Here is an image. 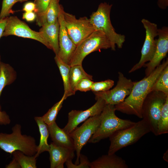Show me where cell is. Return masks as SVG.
Returning a JSON list of instances; mask_svg holds the SVG:
<instances>
[{
    "mask_svg": "<svg viewBox=\"0 0 168 168\" xmlns=\"http://www.w3.org/2000/svg\"><path fill=\"white\" fill-rule=\"evenodd\" d=\"M168 65L167 58L148 76L140 81L134 82L132 91L124 100L114 105L116 110L142 119V107L146 97L151 91L155 82L165 68Z\"/></svg>",
    "mask_w": 168,
    "mask_h": 168,
    "instance_id": "1",
    "label": "cell"
},
{
    "mask_svg": "<svg viewBox=\"0 0 168 168\" xmlns=\"http://www.w3.org/2000/svg\"><path fill=\"white\" fill-rule=\"evenodd\" d=\"M21 128L20 124H16L12 128V133H0V148L11 154L19 151L26 155L34 156L37 151L35 140L31 136L22 134Z\"/></svg>",
    "mask_w": 168,
    "mask_h": 168,
    "instance_id": "2",
    "label": "cell"
},
{
    "mask_svg": "<svg viewBox=\"0 0 168 168\" xmlns=\"http://www.w3.org/2000/svg\"><path fill=\"white\" fill-rule=\"evenodd\" d=\"M112 6L105 2L100 3L89 19L96 30L104 33L110 42L111 50L115 51L116 45L119 49L122 47L125 36L117 33L111 24L110 12Z\"/></svg>",
    "mask_w": 168,
    "mask_h": 168,
    "instance_id": "3",
    "label": "cell"
},
{
    "mask_svg": "<svg viewBox=\"0 0 168 168\" xmlns=\"http://www.w3.org/2000/svg\"><path fill=\"white\" fill-rule=\"evenodd\" d=\"M114 105L106 104L100 114L101 121L97 131L88 141L91 143H96L109 138L116 131L133 125L135 122L118 117L115 114Z\"/></svg>",
    "mask_w": 168,
    "mask_h": 168,
    "instance_id": "4",
    "label": "cell"
},
{
    "mask_svg": "<svg viewBox=\"0 0 168 168\" xmlns=\"http://www.w3.org/2000/svg\"><path fill=\"white\" fill-rule=\"evenodd\" d=\"M150 132L149 126L143 119L130 127L116 131L109 137L110 143L108 154L115 153L121 149L135 143Z\"/></svg>",
    "mask_w": 168,
    "mask_h": 168,
    "instance_id": "5",
    "label": "cell"
},
{
    "mask_svg": "<svg viewBox=\"0 0 168 168\" xmlns=\"http://www.w3.org/2000/svg\"><path fill=\"white\" fill-rule=\"evenodd\" d=\"M109 48L111 44L108 39L102 31L96 30L76 46L69 65H82L84 58L91 53Z\"/></svg>",
    "mask_w": 168,
    "mask_h": 168,
    "instance_id": "6",
    "label": "cell"
},
{
    "mask_svg": "<svg viewBox=\"0 0 168 168\" xmlns=\"http://www.w3.org/2000/svg\"><path fill=\"white\" fill-rule=\"evenodd\" d=\"M168 97V95L162 92L151 91L142 104V119L148 124L151 132L156 136H157L158 122L161 110Z\"/></svg>",
    "mask_w": 168,
    "mask_h": 168,
    "instance_id": "7",
    "label": "cell"
},
{
    "mask_svg": "<svg viewBox=\"0 0 168 168\" xmlns=\"http://www.w3.org/2000/svg\"><path fill=\"white\" fill-rule=\"evenodd\" d=\"M65 25L68 35L77 46L96 30L87 17L77 19L75 16L63 10Z\"/></svg>",
    "mask_w": 168,
    "mask_h": 168,
    "instance_id": "8",
    "label": "cell"
},
{
    "mask_svg": "<svg viewBox=\"0 0 168 168\" xmlns=\"http://www.w3.org/2000/svg\"><path fill=\"white\" fill-rule=\"evenodd\" d=\"M101 121L100 114L89 117L80 127H76L69 134L73 140L77 158L74 165L79 163L81 151L98 129Z\"/></svg>",
    "mask_w": 168,
    "mask_h": 168,
    "instance_id": "9",
    "label": "cell"
},
{
    "mask_svg": "<svg viewBox=\"0 0 168 168\" xmlns=\"http://www.w3.org/2000/svg\"><path fill=\"white\" fill-rule=\"evenodd\" d=\"M118 80L113 89L104 92H94L95 99L100 98L106 104L115 105L123 102L131 93L134 82L125 77L121 72H118Z\"/></svg>",
    "mask_w": 168,
    "mask_h": 168,
    "instance_id": "10",
    "label": "cell"
},
{
    "mask_svg": "<svg viewBox=\"0 0 168 168\" xmlns=\"http://www.w3.org/2000/svg\"><path fill=\"white\" fill-rule=\"evenodd\" d=\"M141 22L146 31L145 41L141 51V56L139 62L135 64L129 71L133 72L141 68L147 62L152 58L156 47V39L158 28L157 25L147 20L143 19Z\"/></svg>",
    "mask_w": 168,
    "mask_h": 168,
    "instance_id": "11",
    "label": "cell"
},
{
    "mask_svg": "<svg viewBox=\"0 0 168 168\" xmlns=\"http://www.w3.org/2000/svg\"><path fill=\"white\" fill-rule=\"evenodd\" d=\"M10 35L37 40L48 49H51L49 45L39 31L37 32L32 30L25 23L16 16L8 17L2 36H7Z\"/></svg>",
    "mask_w": 168,
    "mask_h": 168,
    "instance_id": "12",
    "label": "cell"
},
{
    "mask_svg": "<svg viewBox=\"0 0 168 168\" xmlns=\"http://www.w3.org/2000/svg\"><path fill=\"white\" fill-rule=\"evenodd\" d=\"M96 100V103L86 110H72L68 114V122L63 129L69 134L78 124L88 118L100 114L106 104L105 101L100 98Z\"/></svg>",
    "mask_w": 168,
    "mask_h": 168,
    "instance_id": "13",
    "label": "cell"
},
{
    "mask_svg": "<svg viewBox=\"0 0 168 168\" xmlns=\"http://www.w3.org/2000/svg\"><path fill=\"white\" fill-rule=\"evenodd\" d=\"M61 5L58 20L59 24L58 35L59 52L57 55L65 63L69 65L76 46L69 37L65 27Z\"/></svg>",
    "mask_w": 168,
    "mask_h": 168,
    "instance_id": "14",
    "label": "cell"
},
{
    "mask_svg": "<svg viewBox=\"0 0 168 168\" xmlns=\"http://www.w3.org/2000/svg\"><path fill=\"white\" fill-rule=\"evenodd\" d=\"M158 38L156 39V47L152 59L143 67L146 68V76H147L160 64L161 60L167 55L168 52V27L164 26L158 29Z\"/></svg>",
    "mask_w": 168,
    "mask_h": 168,
    "instance_id": "15",
    "label": "cell"
},
{
    "mask_svg": "<svg viewBox=\"0 0 168 168\" xmlns=\"http://www.w3.org/2000/svg\"><path fill=\"white\" fill-rule=\"evenodd\" d=\"M49 147L51 168H63L64 163L75 157L74 151L57 145L53 142L50 143Z\"/></svg>",
    "mask_w": 168,
    "mask_h": 168,
    "instance_id": "16",
    "label": "cell"
},
{
    "mask_svg": "<svg viewBox=\"0 0 168 168\" xmlns=\"http://www.w3.org/2000/svg\"><path fill=\"white\" fill-rule=\"evenodd\" d=\"M48 126L50 137L54 143L75 151L73 140L69 134L60 128L55 122Z\"/></svg>",
    "mask_w": 168,
    "mask_h": 168,
    "instance_id": "17",
    "label": "cell"
},
{
    "mask_svg": "<svg viewBox=\"0 0 168 168\" xmlns=\"http://www.w3.org/2000/svg\"><path fill=\"white\" fill-rule=\"evenodd\" d=\"M59 24L58 19L54 23L44 24L39 30L55 55H58L59 52Z\"/></svg>",
    "mask_w": 168,
    "mask_h": 168,
    "instance_id": "18",
    "label": "cell"
},
{
    "mask_svg": "<svg viewBox=\"0 0 168 168\" xmlns=\"http://www.w3.org/2000/svg\"><path fill=\"white\" fill-rule=\"evenodd\" d=\"M126 161L115 153L103 155L90 162L91 168H128Z\"/></svg>",
    "mask_w": 168,
    "mask_h": 168,
    "instance_id": "19",
    "label": "cell"
},
{
    "mask_svg": "<svg viewBox=\"0 0 168 168\" xmlns=\"http://www.w3.org/2000/svg\"><path fill=\"white\" fill-rule=\"evenodd\" d=\"M59 2V0H51L45 13L36 16L35 20L37 25L41 27L45 24L54 23L58 19L61 6Z\"/></svg>",
    "mask_w": 168,
    "mask_h": 168,
    "instance_id": "20",
    "label": "cell"
},
{
    "mask_svg": "<svg viewBox=\"0 0 168 168\" xmlns=\"http://www.w3.org/2000/svg\"><path fill=\"white\" fill-rule=\"evenodd\" d=\"M34 119L38 126L40 134V143L37 146V152L35 154L38 157L42 153L49 151V145L48 143L47 140L49 133L48 126L44 122L41 117H35Z\"/></svg>",
    "mask_w": 168,
    "mask_h": 168,
    "instance_id": "21",
    "label": "cell"
},
{
    "mask_svg": "<svg viewBox=\"0 0 168 168\" xmlns=\"http://www.w3.org/2000/svg\"><path fill=\"white\" fill-rule=\"evenodd\" d=\"M54 59L63 79L64 93L67 98L75 94L71 88L69 80V73L71 66L63 62L57 55H55Z\"/></svg>",
    "mask_w": 168,
    "mask_h": 168,
    "instance_id": "22",
    "label": "cell"
},
{
    "mask_svg": "<svg viewBox=\"0 0 168 168\" xmlns=\"http://www.w3.org/2000/svg\"><path fill=\"white\" fill-rule=\"evenodd\" d=\"M16 73L9 64L1 62L0 67V97L4 87L16 79ZM1 107L0 105V110Z\"/></svg>",
    "mask_w": 168,
    "mask_h": 168,
    "instance_id": "23",
    "label": "cell"
},
{
    "mask_svg": "<svg viewBox=\"0 0 168 168\" xmlns=\"http://www.w3.org/2000/svg\"><path fill=\"white\" fill-rule=\"evenodd\" d=\"M69 80L71 88L74 92L77 83L84 78L92 80V76L87 74L83 69L82 65H75L71 66L69 73Z\"/></svg>",
    "mask_w": 168,
    "mask_h": 168,
    "instance_id": "24",
    "label": "cell"
},
{
    "mask_svg": "<svg viewBox=\"0 0 168 168\" xmlns=\"http://www.w3.org/2000/svg\"><path fill=\"white\" fill-rule=\"evenodd\" d=\"M12 154L19 162L21 168H36L37 158L35 154L29 156L19 151L13 152Z\"/></svg>",
    "mask_w": 168,
    "mask_h": 168,
    "instance_id": "25",
    "label": "cell"
},
{
    "mask_svg": "<svg viewBox=\"0 0 168 168\" xmlns=\"http://www.w3.org/2000/svg\"><path fill=\"white\" fill-rule=\"evenodd\" d=\"M168 133V97L162 107L158 121L157 135Z\"/></svg>",
    "mask_w": 168,
    "mask_h": 168,
    "instance_id": "26",
    "label": "cell"
},
{
    "mask_svg": "<svg viewBox=\"0 0 168 168\" xmlns=\"http://www.w3.org/2000/svg\"><path fill=\"white\" fill-rule=\"evenodd\" d=\"M162 92L168 95V65L163 70L151 89V91Z\"/></svg>",
    "mask_w": 168,
    "mask_h": 168,
    "instance_id": "27",
    "label": "cell"
},
{
    "mask_svg": "<svg viewBox=\"0 0 168 168\" xmlns=\"http://www.w3.org/2000/svg\"><path fill=\"white\" fill-rule=\"evenodd\" d=\"M66 99L65 94L64 93L61 100L55 103L45 114L41 117L44 122L48 125L55 122L58 112L62 107L63 101Z\"/></svg>",
    "mask_w": 168,
    "mask_h": 168,
    "instance_id": "28",
    "label": "cell"
},
{
    "mask_svg": "<svg viewBox=\"0 0 168 168\" xmlns=\"http://www.w3.org/2000/svg\"><path fill=\"white\" fill-rule=\"evenodd\" d=\"M114 81L111 79L93 82L91 90L94 92H104L109 90L114 85Z\"/></svg>",
    "mask_w": 168,
    "mask_h": 168,
    "instance_id": "29",
    "label": "cell"
},
{
    "mask_svg": "<svg viewBox=\"0 0 168 168\" xmlns=\"http://www.w3.org/2000/svg\"><path fill=\"white\" fill-rule=\"evenodd\" d=\"M28 0H3L0 13V18H4L9 16L13 11L12 8L17 2H22Z\"/></svg>",
    "mask_w": 168,
    "mask_h": 168,
    "instance_id": "30",
    "label": "cell"
},
{
    "mask_svg": "<svg viewBox=\"0 0 168 168\" xmlns=\"http://www.w3.org/2000/svg\"><path fill=\"white\" fill-rule=\"evenodd\" d=\"M79 162L77 165H74L72 160H69L66 162V165L68 168H90V162L86 156L82 154H80Z\"/></svg>",
    "mask_w": 168,
    "mask_h": 168,
    "instance_id": "31",
    "label": "cell"
},
{
    "mask_svg": "<svg viewBox=\"0 0 168 168\" xmlns=\"http://www.w3.org/2000/svg\"><path fill=\"white\" fill-rule=\"evenodd\" d=\"M88 78H84L81 80L76 85L74 89V92L79 91L82 92H86L91 90L93 82Z\"/></svg>",
    "mask_w": 168,
    "mask_h": 168,
    "instance_id": "32",
    "label": "cell"
},
{
    "mask_svg": "<svg viewBox=\"0 0 168 168\" xmlns=\"http://www.w3.org/2000/svg\"><path fill=\"white\" fill-rule=\"evenodd\" d=\"M51 0H35L34 2L36 5L34 12L36 16L44 14Z\"/></svg>",
    "mask_w": 168,
    "mask_h": 168,
    "instance_id": "33",
    "label": "cell"
},
{
    "mask_svg": "<svg viewBox=\"0 0 168 168\" xmlns=\"http://www.w3.org/2000/svg\"><path fill=\"white\" fill-rule=\"evenodd\" d=\"M11 122V120L8 115L5 111L0 110V125H7Z\"/></svg>",
    "mask_w": 168,
    "mask_h": 168,
    "instance_id": "34",
    "label": "cell"
},
{
    "mask_svg": "<svg viewBox=\"0 0 168 168\" xmlns=\"http://www.w3.org/2000/svg\"><path fill=\"white\" fill-rule=\"evenodd\" d=\"M36 15L33 12H25L23 13L22 18L28 22H32L36 20Z\"/></svg>",
    "mask_w": 168,
    "mask_h": 168,
    "instance_id": "35",
    "label": "cell"
},
{
    "mask_svg": "<svg viewBox=\"0 0 168 168\" xmlns=\"http://www.w3.org/2000/svg\"><path fill=\"white\" fill-rule=\"evenodd\" d=\"M35 8L36 5L34 2H28L24 4L23 10L25 12H34Z\"/></svg>",
    "mask_w": 168,
    "mask_h": 168,
    "instance_id": "36",
    "label": "cell"
},
{
    "mask_svg": "<svg viewBox=\"0 0 168 168\" xmlns=\"http://www.w3.org/2000/svg\"><path fill=\"white\" fill-rule=\"evenodd\" d=\"M8 18V17L4 18H0V38L2 36L5 30Z\"/></svg>",
    "mask_w": 168,
    "mask_h": 168,
    "instance_id": "37",
    "label": "cell"
},
{
    "mask_svg": "<svg viewBox=\"0 0 168 168\" xmlns=\"http://www.w3.org/2000/svg\"><path fill=\"white\" fill-rule=\"evenodd\" d=\"M6 168H21V166L17 161L14 157L12 160L5 167Z\"/></svg>",
    "mask_w": 168,
    "mask_h": 168,
    "instance_id": "38",
    "label": "cell"
},
{
    "mask_svg": "<svg viewBox=\"0 0 168 168\" xmlns=\"http://www.w3.org/2000/svg\"><path fill=\"white\" fill-rule=\"evenodd\" d=\"M158 7L162 9H165L168 6V0H157Z\"/></svg>",
    "mask_w": 168,
    "mask_h": 168,
    "instance_id": "39",
    "label": "cell"
},
{
    "mask_svg": "<svg viewBox=\"0 0 168 168\" xmlns=\"http://www.w3.org/2000/svg\"><path fill=\"white\" fill-rule=\"evenodd\" d=\"M168 150L167 151L164 153L163 156V159L165 160L166 161L168 162Z\"/></svg>",
    "mask_w": 168,
    "mask_h": 168,
    "instance_id": "40",
    "label": "cell"
},
{
    "mask_svg": "<svg viewBox=\"0 0 168 168\" xmlns=\"http://www.w3.org/2000/svg\"><path fill=\"white\" fill-rule=\"evenodd\" d=\"M1 56H0V64H1Z\"/></svg>",
    "mask_w": 168,
    "mask_h": 168,
    "instance_id": "41",
    "label": "cell"
}]
</instances>
